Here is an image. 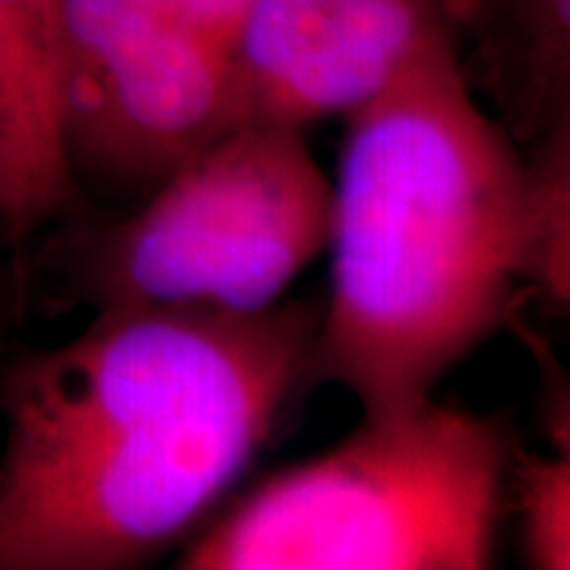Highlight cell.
Returning <instances> with one entry per match:
<instances>
[{
	"label": "cell",
	"mask_w": 570,
	"mask_h": 570,
	"mask_svg": "<svg viewBox=\"0 0 570 570\" xmlns=\"http://www.w3.org/2000/svg\"><path fill=\"white\" fill-rule=\"evenodd\" d=\"M321 305L105 307L0 371V570H124L216 517L311 381Z\"/></svg>",
	"instance_id": "6da1fadb"
},
{
	"label": "cell",
	"mask_w": 570,
	"mask_h": 570,
	"mask_svg": "<svg viewBox=\"0 0 570 570\" xmlns=\"http://www.w3.org/2000/svg\"><path fill=\"white\" fill-rule=\"evenodd\" d=\"M311 381L415 406L527 295V156L475 102L456 45L346 118Z\"/></svg>",
	"instance_id": "7a4b0ae2"
},
{
	"label": "cell",
	"mask_w": 570,
	"mask_h": 570,
	"mask_svg": "<svg viewBox=\"0 0 570 570\" xmlns=\"http://www.w3.org/2000/svg\"><path fill=\"white\" fill-rule=\"evenodd\" d=\"M513 441L444 406L362 412L324 453L276 469L187 539L181 570H489Z\"/></svg>",
	"instance_id": "3957f363"
},
{
	"label": "cell",
	"mask_w": 570,
	"mask_h": 570,
	"mask_svg": "<svg viewBox=\"0 0 570 570\" xmlns=\"http://www.w3.org/2000/svg\"><path fill=\"white\" fill-rule=\"evenodd\" d=\"M330 200L305 130L235 124L140 206L63 238L67 298L92 311L261 314L324 254Z\"/></svg>",
	"instance_id": "277c9868"
},
{
	"label": "cell",
	"mask_w": 570,
	"mask_h": 570,
	"mask_svg": "<svg viewBox=\"0 0 570 570\" xmlns=\"http://www.w3.org/2000/svg\"><path fill=\"white\" fill-rule=\"evenodd\" d=\"M58 134L67 175L149 194L232 115L228 48L165 0H55Z\"/></svg>",
	"instance_id": "5b68a950"
},
{
	"label": "cell",
	"mask_w": 570,
	"mask_h": 570,
	"mask_svg": "<svg viewBox=\"0 0 570 570\" xmlns=\"http://www.w3.org/2000/svg\"><path fill=\"white\" fill-rule=\"evenodd\" d=\"M456 29L448 0H250L228 41L235 124L346 121Z\"/></svg>",
	"instance_id": "8992f818"
},
{
	"label": "cell",
	"mask_w": 570,
	"mask_h": 570,
	"mask_svg": "<svg viewBox=\"0 0 570 570\" xmlns=\"http://www.w3.org/2000/svg\"><path fill=\"white\" fill-rule=\"evenodd\" d=\"M508 26L510 137L532 142L570 118V0H491Z\"/></svg>",
	"instance_id": "52a82bcc"
},
{
	"label": "cell",
	"mask_w": 570,
	"mask_h": 570,
	"mask_svg": "<svg viewBox=\"0 0 570 570\" xmlns=\"http://www.w3.org/2000/svg\"><path fill=\"white\" fill-rule=\"evenodd\" d=\"M527 156V295L570 302V118L532 140Z\"/></svg>",
	"instance_id": "ba28073f"
},
{
	"label": "cell",
	"mask_w": 570,
	"mask_h": 570,
	"mask_svg": "<svg viewBox=\"0 0 570 570\" xmlns=\"http://www.w3.org/2000/svg\"><path fill=\"white\" fill-rule=\"evenodd\" d=\"M508 501L520 520V549L535 570L570 568V453H527L513 444Z\"/></svg>",
	"instance_id": "9c48e42d"
},
{
	"label": "cell",
	"mask_w": 570,
	"mask_h": 570,
	"mask_svg": "<svg viewBox=\"0 0 570 570\" xmlns=\"http://www.w3.org/2000/svg\"><path fill=\"white\" fill-rule=\"evenodd\" d=\"M55 39V0H0V67L39 63Z\"/></svg>",
	"instance_id": "30bf717a"
},
{
	"label": "cell",
	"mask_w": 570,
	"mask_h": 570,
	"mask_svg": "<svg viewBox=\"0 0 570 570\" xmlns=\"http://www.w3.org/2000/svg\"><path fill=\"white\" fill-rule=\"evenodd\" d=\"M184 22L228 48L250 0H165Z\"/></svg>",
	"instance_id": "8fae6325"
},
{
	"label": "cell",
	"mask_w": 570,
	"mask_h": 570,
	"mask_svg": "<svg viewBox=\"0 0 570 570\" xmlns=\"http://www.w3.org/2000/svg\"><path fill=\"white\" fill-rule=\"evenodd\" d=\"M448 3L456 26H475V22H482L491 0H448Z\"/></svg>",
	"instance_id": "7c38bea8"
},
{
	"label": "cell",
	"mask_w": 570,
	"mask_h": 570,
	"mask_svg": "<svg viewBox=\"0 0 570 570\" xmlns=\"http://www.w3.org/2000/svg\"><path fill=\"white\" fill-rule=\"evenodd\" d=\"M3 209H7V178H3V153H0V219H3Z\"/></svg>",
	"instance_id": "4fadbf2b"
},
{
	"label": "cell",
	"mask_w": 570,
	"mask_h": 570,
	"mask_svg": "<svg viewBox=\"0 0 570 570\" xmlns=\"http://www.w3.org/2000/svg\"><path fill=\"white\" fill-rule=\"evenodd\" d=\"M0 336H3V302H0Z\"/></svg>",
	"instance_id": "5bb4252c"
}]
</instances>
